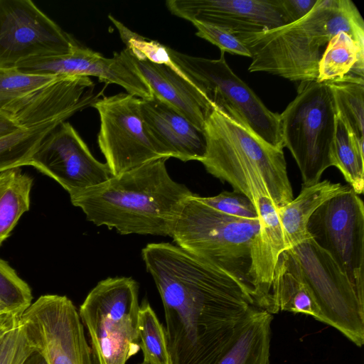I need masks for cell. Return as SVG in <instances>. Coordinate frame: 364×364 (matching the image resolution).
<instances>
[{
	"label": "cell",
	"instance_id": "obj_1",
	"mask_svg": "<svg viewBox=\"0 0 364 364\" xmlns=\"http://www.w3.org/2000/svg\"><path fill=\"white\" fill-rule=\"evenodd\" d=\"M141 256L164 305L171 364H214L255 306L250 291L171 243L148 244Z\"/></svg>",
	"mask_w": 364,
	"mask_h": 364
},
{
	"label": "cell",
	"instance_id": "obj_2",
	"mask_svg": "<svg viewBox=\"0 0 364 364\" xmlns=\"http://www.w3.org/2000/svg\"><path fill=\"white\" fill-rule=\"evenodd\" d=\"M159 159L70 197L87 220L122 235L171 236L180 210L193 193L173 181Z\"/></svg>",
	"mask_w": 364,
	"mask_h": 364
},
{
	"label": "cell",
	"instance_id": "obj_3",
	"mask_svg": "<svg viewBox=\"0 0 364 364\" xmlns=\"http://www.w3.org/2000/svg\"><path fill=\"white\" fill-rule=\"evenodd\" d=\"M340 31L364 44V22L350 0H317L303 18L269 31L235 37L248 49V70L267 72L291 81H316L318 62Z\"/></svg>",
	"mask_w": 364,
	"mask_h": 364
},
{
	"label": "cell",
	"instance_id": "obj_4",
	"mask_svg": "<svg viewBox=\"0 0 364 364\" xmlns=\"http://www.w3.org/2000/svg\"><path fill=\"white\" fill-rule=\"evenodd\" d=\"M205 170L255 203L270 198L278 208L294 199L282 148L273 146L215 106L206 117Z\"/></svg>",
	"mask_w": 364,
	"mask_h": 364
},
{
	"label": "cell",
	"instance_id": "obj_5",
	"mask_svg": "<svg viewBox=\"0 0 364 364\" xmlns=\"http://www.w3.org/2000/svg\"><path fill=\"white\" fill-rule=\"evenodd\" d=\"M259 230V218L228 215L201 203L193 194L183 203L171 237L186 252L241 281L256 306L251 269Z\"/></svg>",
	"mask_w": 364,
	"mask_h": 364
},
{
	"label": "cell",
	"instance_id": "obj_6",
	"mask_svg": "<svg viewBox=\"0 0 364 364\" xmlns=\"http://www.w3.org/2000/svg\"><path fill=\"white\" fill-rule=\"evenodd\" d=\"M284 147L295 159L302 186L320 181L334 166L333 146L337 112L328 83L300 82L297 95L280 114Z\"/></svg>",
	"mask_w": 364,
	"mask_h": 364
},
{
	"label": "cell",
	"instance_id": "obj_7",
	"mask_svg": "<svg viewBox=\"0 0 364 364\" xmlns=\"http://www.w3.org/2000/svg\"><path fill=\"white\" fill-rule=\"evenodd\" d=\"M139 284L132 277L97 283L80 306L97 364H126L140 350Z\"/></svg>",
	"mask_w": 364,
	"mask_h": 364
},
{
	"label": "cell",
	"instance_id": "obj_8",
	"mask_svg": "<svg viewBox=\"0 0 364 364\" xmlns=\"http://www.w3.org/2000/svg\"><path fill=\"white\" fill-rule=\"evenodd\" d=\"M173 63L216 108L269 144L284 148L280 114L270 111L228 65L218 59L189 55L167 46Z\"/></svg>",
	"mask_w": 364,
	"mask_h": 364
},
{
	"label": "cell",
	"instance_id": "obj_9",
	"mask_svg": "<svg viewBox=\"0 0 364 364\" xmlns=\"http://www.w3.org/2000/svg\"><path fill=\"white\" fill-rule=\"evenodd\" d=\"M290 250L318 307L321 322L361 347L364 343V296L309 235Z\"/></svg>",
	"mask_w": 364,
	"mask_h": 364
},
{
	"label": "cell",
	"instance_id": "obj_10",
	"mask_svg": "<svg viewBox=\"0 0 364 364\" xmlns=\"http://www.w3.org/2000/svg\"><path fill=\"white\" fill-rule=\"evenodd\" d=\"M92 106L100 116L98 146L113 176L170 158L145 124L140 98L120 92L97 99Z\"/></svg>",
	"mask_w": 364,
	"mask_h": 364
},
{
	"label": "cell",
	"instance_id": "obj_11",
	"mask_svg": "<svg viewBox=\"0 0 364 364\" xmlns=\"http://www.w3.org/2000/svg\"><path fill=\"white\" fill-rule=\"evenodd\" d=\"M306 230L364 296V205L350 187L323 203Z\"/></svg>",
	"mask_w": 364,
	"mask_h": 364
},
{
	"label": "cell",
	"instance_id": "obj_12",
	"mask_svg": "<svg viewBox=\"0 0 364 364\" xmlns=\"http://www.w3.org/2000/svg\"><path fill=\"white\" fill-rule=\"evenodd\" d=\"M27 338L47 364H97L76 307L65 296H41L22 313Z\"/></svg>",
	"mask_w": 364,
	"mask_h": 364
},
{
	"label": "cell",
	"instance_id": "obj_13",
	"mask_svg": "<svg viewBox=\"0 0 364 364\" xmlns=\"http://www.w3.org/2000/svg\"><path fill=\"white\" fill-rule=\"evenodd\" d=\"M79 43L30 0H0V67L70 53Z\"/></svg>",
	"mask_w": 364,
	"mask_h": 364
},
{
	"label": "cell",
	"instance_id": "obj_14",
	"mask_svg": "<svg viewBox=\"0 0 364 364\" xmlns=\"http://www.w3.org/2000/svg\"><path fill=\"white\" fill-rule=\"evenodd\" d=\"M28 166L55 180L70 197L114 176L107 164L94 157L68 122L60 123L46 136Z\"/></svg>",
	"mask_w": 364,
	"mask_h": 364
},
{
	"label": "cell",
	"instance_id": "obj_15",
	"mask_svg": "<svg viewBox=\"0 0 364 364\" xmlns=\"http://www.w3.org/2000/svg\"><path fill=\"white\" fill-rule=\"evenodd\" d=\"M16 68L36 74L93 76L102 82L117 84L127 93L140 99H148L153 95L127 48L114 53L112 58H106L79 44L69 54L28 59Z\"/></svg>",
	"mask_w": 364,
	"mask_h": 364
},
{
	"label": "cell",
	"instance_id": "obj_16",
	"mask_svg": "<svg viewBox=\"0 0 364 364\" xmlns=\"http://www.w3.org/2000/svg\"><path fill=\"white\" fill-rule=\"evenodd\" d=\"M166 5L179 18L213 25L235 36L291 23L281 0H168Z\"/></svg>",
	"mask_w": 364,
	"mask_h": 364
},
{
	"label": "cell",
	"instance_id": "obj_17",
	"mask_svg": "<svg viewBox=\"0 0 364 364\" xmlns=\"http://www.w3.org/2000/svg\"><path fill=\"white\" fill-rule=\"evenodd\" d=\"M94 86L89 77L58 75L10 106L5 113L25 128L57 119L65 122L98 99L94 94Z\"/></svg>",
	"mask_w": 364,
	"mask_h": 364
},
{
	"label": "cell",
	"instance_id": "obj_18",
	"mask_svg": "<svg viewBox=\"0 0 364 364\" xmlns=\"http://www.w3.org/2000/svg\"><path fill=\"white\" fill-rule=\"evenodd\" d=\"M140 111L151 135L170 158L200 161L206 151L204 132L163 100L140 99Z\"/></svg>",
	"mask_w": 364,
	"mask_h": 364
},
{
	"label": "cell",
	"instance_id": "obj_19",
	"mask_svg": "<svg viewBox=\"0 0 364 364\" xmlns=\"http://www.w3.org/2000/svg\"><path fill=\"white\" fill-rule=\"evenodd\" d=\"M132 59L152 95L173 107L203 131L206 117L214 106L178 68L154 63L146 59L139 60L134 56Z\"/></svg>",
	"mask_w": 364,
	"mask_h": 364
},
{
	"label": "cell",
	"instance_id": "obj_20",
	"mask_svg": "<svg viewBox=\"0 0 364 364\" xmlns=\"http://www.w3.org/2000/svg\"><path fill=\"white\" fill-rule=\"evenodd\" d=\"M258 213L260 230L255 242L251 278L256 306L268 311L272 279L279 254L287 250L277 208L267 197L255 203Z\"/></svg>",
	"mask_w": 364,
	"mask_h": 364
},
{
	"label": "cell",
	"instance_id": "obj_21",
	"mask_svg": "<svg viewBox=\"0 0 364 364\" xmlns=\"http://www.w3.org/2000/svg\"><path fill=\"white\" fill-rule=\"evenodd\" d=\"M303 314L321 321V313L290 249L282 252L274 269L268 312Z\"/></svg>",
	"mask_w": 364,
	"mask_h": 364
},
{
	"label": "cell",
	"instance_id": "obj_22",
	"mask_svg": "<svg viewBox=\"0 0 364 364\" xmlns=\"http://www.w3.org/2000/svg\"><path fill=\"white\" fill-rule=\"evenodd\" d=\"M272 314L252 306L238 323L228 346L214 364H270Z\"/></svg>",
	"mask_w": 364,
	"mask_h": 364
},
{
	"label": "cell",
	"instance_id": "obj_23",
	"mask_svg": "<svg viewBox=\"0 0 364 364\" xmlns=\"http://www.w3.org/2000/svg\"><path fill=\"white\" fill-rule=\"evenodd\" d=\"M350 188L349 185L332 183L328 180L319 181L311 186H302L296 198L277 208L287 250L308 237V221L323 203Z\"/></svg>",
	"mask_w": 364,
	"mask_h": 364
},
{
	"label": "cell",
	"instance_id": "obj_24",
	"mask_svg": "<svg viewBox=\"0 0 364 364\" xmlns=\"http://www.w3.org/2000/svg\"><path fill=\"white\" fill-rule=\"evenodd\" d=\"M316 81H350L364 84V44L340 31L328 42L318 65Z\"/></svg>",
	"mask_w": 364,
	"mask_h": 364
},
{
	"label": "cell",
	"instance_id": "obj_25",
	"mask_svg": "<svg viewBox=\"0 0 364 364\" xmlns=\"http://www.w3.org/2000/svg\"><path fill=\"white\" fill-rule=\"evenodd\" d=\"M33 183L21 167L0 173V247L29 210Z\"/></svg>",
	"mask_w": 364,
	"mask_h": 364
},
{
	"label": "cell",
	"instance_id": "obj_26",
	"mask_svg": "<svg viewBox=\"0 0 364 364\" xmlns=\"http://www.w3.org/2000/svg\"><path fill=\"white\" fill-rule=\"evenodd\" d=\"M334 166L358 195L364 191L363 141L359 140L337 116L333 146Z\"/></svg>",
	"mask_w": 364,
	"mask_h": 364
},
{
	"label": "cell",
	"instance_id": "obj_27",
	"mask_svg": "<svg viewBox=\"0 0 364 364\" xmlns=\"http://www.w3.org/2000/svg\"><path fill=\"white\" fill-rule=\"evenodd\" d=\"M62 122L50 121L0 136V173L28 166L42 140Z\"/></svg>",
	"mask_w": 364,
	"mask_h": 364
},
{
	"label": "cell",
	"instance_id": "obj_28",
	"mask_svg": "<svg viewBox=\"0 0 364 364\" xmlns=\"http://www.w3.org/2000/svg\"><path fill=\"white\" fill-rule=\"evenodd\" d=\"M138 333L144 363L171 364L166 329L146 300L139 307Z\"/></svg>",
	"mask_w": 364,
	"mask_h": 364
},
{
	"label": "cell",
	"instance_id": "obj_29",
	"mask_svg": "<svg viewBox=\"0 0 364 364\" xmlns=\"http://www.w3.org/2000/svg\"><path fill=\"white\" fill-rule=\"evenodd\" d=\"M328 85L333 95L337 116L359 140L364 141V84L341 81Z\"/></svg>",
	"mask_w": 364,
	"mask_h": 364
},
{
	"label": "cell",
	"instance_id": "obj_30",
	"mask_svg": "<svg viewBox=\"0 0 364 364\" xmlns=\"http://www.w3.org/2000/svg\"><path fill=\"white\" fill-rule=\"evenodd\" d=\"M58 75L29 73L16 67H0V112L31 95Z\"/></svg>",
	"mask_w": 364,
	"mask_h": 364
},
{
	"label": "cell",
	"instance_id": "obj_31",
	"mask_svg": "<svg viewBox=\"0 0 364 364\" xmlns=\"http://www.w3.org/2000/svg\"><path fill=\"white\" fill-rule=\"evenodd\" d=\"M32 299L28 284L0 258V308L6 313L21 315Z\"/></svg>",
	"mask_w": 364,
	"mask_h": 364
},
{
	"label": "cell",
	"instance_id": "obj_32",
	"mask_svg": "<svg viewBox=\"0 0 364 364\" xmlns=\"http://www.w3.org/2000/svg\"><path fill=\"white\" fill-rule=\"evenodd\" d=\"M109 18L118 29L122 41L132 56L139 60H148L157 64H164L171 68L176 66L171 61L167 50V46L156 41L146 39L130 31L121 22L109 16Z\"/></svg>",
	"mask_w": 364,
	"mask_h": 364
},
{
	"label": "cell",
	"instance_id": "obj_33",
	"mask_svg": "<svg viewBox=\"0 0 364 364\" xmlns=\"http://www.w3.org/2000/svg\"><path fill=\"white\" fill-rule=\"evenodd\" d=\"M20 316L0 338V364H23L36 350L27 338Z\"/></svg>",
	"mask_w": 364,
	"mask_h": 364
},
{
	"label": "cell",
	"instance_id": "obj_34",
	"mask_svg": "<svg viewBox=\"0 0 364 364\" xmlns=\"http://www.w3.org/2000/svg\"><path fill=\"white\" fill-rule=\"evenodd\" d=\"M196 198L205 205L228 215L247 219H258V213L252 201L237 191H223L217 196Z\"/></svg>",
	"mask_w": 364,
	"mask_h": 364
},
{
	"label": "cell",
	"instance_id": "obj_35",
	"mask_svg": "<svg viewBox=\"0 0 364 364\" xmlns=\"http://www.w3.org/2000/svg\"><path fill=\"white\" fill-rule=\"evenodd\" d=\"M193 24L197 29L196 36L218 46L220 51L251 58V54L246 46L227 31L202 23L196 22Z\"/></svg>",
	"mask_w": 364,
	"mask_h": 364
},
{
	"label": "cell",
	"instance_id": "obj_36",
	"mask_svg": "<svg viewBox=\"0 0 364 364\" xmlns=\"http://www.w3.org/2000/svg\"><path fill=\"white\" fill-rule=\"evenodd\" d=\"M317 0H281L284 11L291 23L305 16L315 6Z\"/></svg>",
	"mask_w": 364,
	"mask_h": 364
},
{
	"label": "cell",
	"instance_id": "obj_37",
	"mask_svg": "<svg viewBox=\"0 0 364 364\" xmlns=\"http://www.w3.org/2000/svg\"><path fill=\"white\" fill-rule=\"evenodd\" d=\"M25 127H21L9 114L0 112V136Z\"/></svg>",
	"mask_w": 364,
	"mask_h": 364
},
{
	"label": "cell",
	"instance_id": "obj_38",
	"mask_svg": "<svg viewBox=\"0 0 364 364\" xmlns=\"http://www.w3.org/2000/svg\"><path fill=\"white\" fill-rule=\"evenodd\" d=\"M20 316L21 315L12 314H5L0 315V338L14 323V321Z\"/></svg>",
	"mask_w": 364,
	"mask_h": 364
},
{
	"label": "cell",
	"instance_id": "obj_39",
	"mask_svg": "<svg viewBox=\"0 0 364 364\" xmlns=\"http://www.w3.org/2000/svg\"><path fill=\"white\" fill-rule=\"evenodd\" d=\"M23 364H47L41 354L35 350L23 363Z\"/></svg>",
	"mask_w": 364,
	"mask_h": 364
},
{
	"label": "cell",
	"instance_id": "obj_40",
	"mask_svg": "<svg viewBox=\"0 0 364 364\" xmlns=\"http://www.w3.org/2000/svg\"><path fill=\"white\" fill-rule=\"evenodd\" d=\"M9 314V313H6V311H4L2 309L0 308V315H2V314Z\"/></svg>",
	"mask_w": 364,
	"mask_h": 364
},
{
	"label": "cell",
	"instance_id": "obj_41",
	"mask_svg": "<svg viewBox=\"0 0 364 364\" xmlns=\"http://www.w3.org/2000/svg\"><path fill=\"white\" fill-rule=\"evenodd\" d=\"M140 364H146V363H144L143 362V363H140Z\"/></svg>",
	"mask_w": 364,
	"mask_h": 364
}]
</instances>
